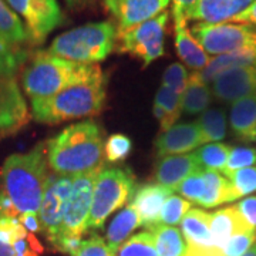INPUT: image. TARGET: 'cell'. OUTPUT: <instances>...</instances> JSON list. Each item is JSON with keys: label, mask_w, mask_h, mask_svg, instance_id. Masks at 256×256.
I'll use <instances>...</instances> for the list:
<instances>
[{"label": "cell", "mask_w": 256, "mask_h": 256, "mask_svg": "<svg viewBox=\"0 0 256 256\" xmlns=\"http://www.w3.org/2000/svg\"><path fill=\"white\" fill-rule=\"evenodd\" d=\"M204 144L198 122H185L174 126L156 138V148L158 156H181L192 150H198Z\"/></svg>", "instance_id": "obj_17"}, {"label": "cell", "mask_w": 256, "mask_h": 256, "mask_svg": "<svg viewBox=\"0 0 256 256\" xmlns=\"http://www.w3.org/2000/svg\"><path fill=\"white\" fill-rule=\"evenodd\" d=\"M172 194V190L160 184H144L138 186L131 198L130 205L137 210L138 216L141 220V226L150 230L161 224V210L165 201Z\"/></svg>", "instance_id": "obj_15"}, {"label": "cell", "mask_w": 256, "mask_h": 256, "mask_svg": "<svg viewBox=\"0 0 256 256\" xmlns=\"http://www.w3.org/2000/svg\"><path fill=\"white\" fill-rule=\"evenodd\" d=\"M101 73L102 70L97 64L74 63L47 50H38L28 57L23 67L22 86L30 100L48 98Z\"/></svg>", "instance_id": "obj_3"}, {"label": "cell", "mask_w": 256, "mask_h": 256, "mask_svg": "<svg viewBox=\"0 0 256 256\" xmlns=\"http://www.w3.org/2000/svg\"><path fill=\"white\" fill-rule=\"evenodd\" d=\"M250 228L256 229V196H249L235 206Z\"/></svg>", "instance_id": "obj_43"}, {"label": "cell", "mask_w": 256, "mask_h": 256, "mask_svg": "<svg viewBox=\"0 0 256 256\" xmlns=\"http://www.w3.org/2000/svg\"><path fill=\"white\" fill-rule=\"evenodd\" d=\"M184 256H225L224 250L216 246H192L188 245Z\"/></svg>", "instance_id": "obj_45"}, {"label": "cell", "mask_w": 256, "mask_h": 256, "mask_svg": "<svg viewBox=\"0 0 256 256\" xmlns=\"http://www.w3.org/2000/svg\"><path fill=\"white\" fill-rule=\"evenodd\" d=\"M104 138L94 121H82L64 128L47 141V161L57 175L80 176L102 170Z\"/></svg>", "instance_id": "obj_1"}, {"label": "cell", "mask_w": 256, "mask_h": 256, "mask_svg": "<svg viewBox=\"0 0 256 256\" xmlns=\"http://www.w3.org/2000/svg\"><path fill=\"white\" fill-rule=\"evenodd\" d=\"M132 150V142L131 140L124 136V134H114L107 140L104 146V154L107 161L111 164L121 162L124 161Z\"/></svg>", "instance_id": "obj_36"}, {"label": "cell", "mask_w": 256, "mask_h": 256, "mask_svg": "<svg viewBox=\"0 0 256 256\" xmlns=\"http://www.w3.org/2000/svg\"><path fill=\"white\" fill-rule=\"evenodd\" d=\"M30 120L16 78L0 80V137L18 132Z\"/></svg>", "instance_id": "obj_13"}, {"label": "cell", "mask_w": 256, "mask_h": 256, "mask_svg": "<svg viewBox=\"0 0 256 256\" xmlns=\"http://www.w3.org/2000/svg\"><path fill=\"white\" fill-rule=\"evenodd\" d=\"M117 256H158L151 232H141L124 242Z\"/></svg>", "instance_id": "obj_33"}, {"label": "cell", "mask_w": 256, "mask_h": 256, "mask_svg": "<svg viewBox=\"0 0 256 256\" xmlns=\"http://www.w3.org/2000/svg\"><path fill=\"white\" fill-rule=\"evenodd\" d=\"M117 34L112 22L87 23L56 37L47 52L74 63L97 64L116 50Z\"/></svg>", "instance_id": "obj_5"}, {"label": "cell", "mask_w": 256, "mask_h": 256, "mask_svg": "<svg viewBox=\"0 0 256 256\" xmlns=\"http://www.w3.org/2000/svg\"><path fill=\"white\" fill-rule=\"evenodd\" d=\"M28 54L24 48H14L0 40V80L16 78L18 70L28 63Z\"/></svg>", "instance_id": "obj_31"}, {"label": "cell", "mask_w": 256, "mask_h": 256, "mask_svg": "<svg viewBox=\"0 0 256 256\" xmlns=\"http://www.w3.org/2000/svg\"><path fill=\"white\" fill-rule=\"evenodd\" d=\"M20 14L28 34L30 46H40L47 36L64 23L63 10L57 0H6Z\"/></svg>", "instance_id": "obj_9"}, {"label": "cell", "mask_w": 256, "mask_h": 256, "mask_svg": "<svg viewBox=\"0 0 256 256\" xmlns=\"http://www.w3.org/2000/svg\"><path fill=\"white\" fill-rule=\"evenodd\" d=\"M138 226H141V220L138 216L137 210L131 205L124 208L114 218L107 230V245L116 255H117L121 245L131 235V232Z\"/></svg>", "instance_id": "obj_25"}, {"label": "cell", "mask_w": 256, "mask_h": 256, "mask_svg": "<svg viewBox=\"0 0 256 256\" xmlns=\"http://www.w3.org/2000/svg\"><path fill=\"white\" fill-rule=\"evenodd\" d=\"M171 16L174 20L175 48L180 58L194 72H202L210 62V56L192 36L191 28H188L186 24L188 18H185L182 10L172 6Z\"/></svg>", "instance_id": "obj_14"}, {"label": "cell", "mask_w": 256, "mask_h": 256, "mask_svg": "<svg viewBox=\"0 0 256 256\" xmlns=\"http://www.w3.org/2000/svg\"><path fill=\"white\" fill-rule=\"evenodd\" d=\"M190 210H191V202L185 201L184 198L172 194L165 201L164 206L161 210L160 222L164 225H168V226H175L182 220L185 214Z\"/></svg>", "instance_id": "obj_35"}, {"label": "cell", "mask_w": 256, "mask_h": 256, "mask_svg": "<svg viewBox=\"0 0 256 256\" xmlns=\"http://www.w3.org/2000/svg\"><path fill=\"white\" fill-rule=\"evenodd\" d=\"M150 232L154 236V244L158 256H184L186 250L185 239L181 230L175 226L156 225Z\"/></svg>", "instance_id": "obj_27"}, {"label": "cell", "mask_w": 256, "mask_h": 256, "mask_svg": "<svg viewBox=\"0 0 256 256\" xmlns=\"http://www.w3.org/2000/svg\"><path fill=\"white\" fill-rule=\"evenodd\" d=\"M47 142H38L26 154L8 156L0 170V191L20 215L38 214L48 181Z\"/></svg>", "instance_id": "obj_2"}, {"label": "cell", "mask_w": 256, "mask_h": 256, "mask_svg": "<svg viewBox=\"0 0 256 256\" xmlns=\"http://www.w3.org/2000/svg\"><path fill=\"white\" fill-rule=\"evenodd\" d=\"M196 122H198V127L201 130L204 144L220 141L226 134L225 114L220 108H210V110L202 112L201 118Z\"/></svg>", "instance_id": "obj_30"}, {"label": "cell", "mask_w": 256, "mask_h": 256, "mask_svg": "<svg viewBox=\"0 0 256 256\" xmlns=\"http://www.w3.org/2000/svg\"><path fill=\"white\" fill-rule=\"evenodd\" d=\"M104 73L74 84L48 98L32 100V116L38 122L60 124L70 120L97 116L104 110L107 97Z\"/></svg>", "instance_id": "obj_4"}, {"label": "cell", "mask_w": 256, "mask_h": 256, "mask_svg": "<svg viewBox=\"0 0 256 256\" xmlns=\"http://www.w3.org/2000/svg\"><path fill=\"white\" fill-rule=\"evenodd\" d=\"M171 0H104V8L116 20L117 32L136 28L166 10Z\"/></svg>", "instance_id": "obj_12"}, {"label": "cell", "mask_w": 256, "mask_h": 256, "mask_svg": "<svg viewBox=\"0 0 256 256\" xmlns=\"http://www.w3.org/2000/svg\"><path fill=\"white\" fill-rule=\"evenodd\" d=\"M20 224L23 225V228L26 229L30 234H37V232H42V224L38 220V214H23L20 215Z\"/></svg>", "instance_id": "obj_46"}, {"label": "cell", "mask_w": 256, "mask_h": 256, "mask_svg": "<svg viewBox=\"0 0 256 256\" xmlns=\"http://www.w3.org/2000/svg\"><path fill=\"white\" fill-rule=\"evenodd\" d=\"M188 78H190V74L182 64L174 63L170 67H166L164 76H162V86L172 90L176 94L182 96L186 86H188Z\"/></svg>", "instance_id": "obj_39"}, {"label": "cell", "mask_w": 256, "mask_h": 256, "mask_svg": "<svg viewBox=\"0 0 256 256\" xmlns=\"http://www.w3.org/2000/svg\"><path fill=\"white\" fill-rule=\"evenodd\" d=\"M229 23H240V24H250L256 28V2H254L246 10L236 14L235 18L228 20Z\"/></svg>", "instance_id": "obj_44"}, {"label": "cell", "mask_w": 256, "mask_h": 256, "mask_svg": "<svg viewBox=\"0 0 256 256\" xmlns=\"http://www.w3.org/2000/svg\"><path fill=\"white\" fill-rule=\"evenodd\" d=\"M70 256H116V254L101 236L92 235V238L82 240L78 249Z\"/></svg>", "instance_id": "obj_42"}, {"label": "cell", "mask_w": 256, "mask_h": 256, "mask_svg": "<svg viewBox=\"0 0 256 256\" xmlns=\"http://www.w3.org/2000/svg\"><path fill=\"white\" fill-rule=\"evenodd\" d=\"M0 40L14 48H23L24 44H30L26 26L6 0H0Z\"/></svg>", "instance_id": "obj_23"}, {"label": "cell", "mask_w": 256, "mask_h": 256, "mask_svg": "<svg viewBox=\"0 0 256 256\" xmlns=\"http://www.w3.org/2000/svg\"><path fill=\"white\" fill-rule=\"evenodd\" d=\"M230 127L242 141L256 140V92L235 101L230 108Z\"/></svg>", "instance_id": "obj_21"}, {"label": "cell", "mask_w": 256, "mask_h": 256, "mask_svg": "<svg viewBox=\"0 0 256 256\" xmlns=\"http://www.w3.org/2000/svg\"><path fill=\"white\" fill-rule=\"evenodd\" d=\"M201 166L195 152L194 154H181V156H162L156 166V181L170 190H176L180 184L185 181L191 174Z\"/></svg>", "instance_id": "obj_18"}, {"label": "cell", "mask_w": 256, "mask_h": 256, "mask_svg": "<svg viewBox=\"0 0 256 256\" xmlns=\"http://www.w3.org/2000/svg\"><path fill=\"white\" fill-rule=\"evenodd\" d=\"M212 92L208 84L202 80L200 72L190 74L188 86L182 94V111L186 114H200L205 112L210 107Z\"/></svg>", "instance_id": "obj_26"}, {"label": "cell", "mask_w": 256, "mask_h": 256, "mask_svg": "<svg viewBox=\"0 0 256 256\" xmlns=\"http://www.w3.org/2000/svg\"><path fill=\"white\" fill-rule=\"evenodd\" d=\"M242 256H256V244L254 245V246L250 248L249 250H248L245 255H242Z\"/></svg>", "instance_id": "obj_49"}, {"label": "cell", "mask_w": 256, "mask_h": 256, "mask_svg": "<svg viewBox=\"0 0 256 256\" xmlns=\"http://www.w3.org/2000/svg\"><path fill=\"white\" fill-rule=\"evenodd\" d=\"M102 170H97L90 174H84L74 178L73 191L70 195V200L67 202L62 229L58 235L50 244H53L56 239L62 235L82 238L87 232V224H88V216L92 210L94 184H96V178Z\"/></svg>", "instance_id": "obj_10"}, {"label": "cell", "mask_w": 256, "mask_h": 256, "mask_svg": "<svg viewBox=\"0 0 256 256\" xmlns=\"http://www.w3.org/2000/svg\"><path fill=\"white\" fill-rule=\"evenodd\" d=\"M171 2H172V6L182 10L185 18L188 20H192V16L195 14L201 0H171Z\"/></svg>", "instance_id": "obj_47"}, {"label": "cell", "mask_w": 256, "mask_h": 256, "mask_svg": "<svg viewBox=\"0 0 256 256\" xmlns=\"http://www.w3.org/2000/svg\"><path fill=\"white\" fill-rule=\"evenodd\" d=\"M192 36L210 56H222L256 47V28L240 23H196Z\"/></svg>", "instance_id": "obj_7"}, {"label": "cell", "mask_w": 256, "mask_h": 256, "mask_svg": "<svg viewBox=\"0 0 256 256\" xmlns=\"http://www.w3.org/2000/svg\"><path fill=\"white\" fill-rule=\"evenodd\" d=\"M228 178L225 202L236 201L248 194L256 192V166L239 170Z\"/></svg>", "instance_id": "obj_29"}, {"label": "cell", "mask_w": 256, "mask_h": 256, "mask_svg": "<svg viewBox=\"0 0 256 256\" xmlns=\"http://www.w3.org/2000/svg\"><path fill=\"white\" fill-rule=\"evenodd\" d=\"M22 228L18 218H12L0 210V256H16L13 240Z\"/></svg>", "instance_id": "obj_34"}, {"label": "cell", "mask_w": 256, "mask_h": 256, "mask_svg": "<svg viewBox=\"0 0 256 256\" xmlns=\"http://www.w3.org/2000/svg\"><path fill=\"white\" fill-rule=\"evenodd\" d=\"M256 164V151L254 148H232L229 154L228 162L222 174L230 176L239 170L249 168Z\"/></svg>", "instance_id": "obj_37"}, {"label": "cell", "mask_w": 256, "mask_h": 256, "mask_svg": "<svg viewBox=\"0 0 256 256\" xmlns=\"http://www.w3.org/2000/svg\"><path fill=\"white\" fill-rule=\"evenodd\" d=\"M176 191L186 198L188 201L194 204H200L204 191H205V178H204V170H196L194 174H191L185 181L180 184Z\"/></svg>", "instance_id": "obj_38"}, {"label": "cell", "mask_w": 256, "mask_h": 256, "mask_svg": "<svg viewBox=\"0 0 256 256\" xmlns=\"http://www.w3.org/2000/svg\"><path fill=\"white\" fill-rule=\"evenodd\" d=\"M182 112V96L176 94L164 86L160 87L154 102V116L160 121L161 132L174 127L175 121Z\"/></svg>", "instance_id": "obj_24"}, {"label": "cell", "mask_w": 256, "mask_h": 256, "mask_svg": "<svg viewBox=\"0 0 256 256\" xmlns=\"http://www.w3.org/2000/svg\"><path fill=\"white\" fill-rule=\"evenodd\" d=\"M204 178H205V191L198 205L204 208H214L220 204H225L228 180L215 171H206V170H204Z\"/></svg>", "instance_id": "obj_32"}, {"label": "cell", "mask_w": 256, "mask_h": 256, "mask_svg": "<svg viewBox=\"0 0 256 256\" xmlns=\"http://www.w3.org/2000/svg\"><path fill=\"white\" fill-rule=\"evenodd\" d=\"M72 8H82L86 3H88V0H66Z\"/></svg>", "instance_id": "obj_48"}, {"label": "cell", "mask_w": 256, "mask_h": 256, "mask_svg": "<svg viewBox=\"0 0 256 256\" xmlns=\"http://www.w3.org/2000/svg\"><path fill=\"white\" fill-rule=\"evenodd\" d=\"M212 84V92L222 101H238L256 92V66L232 68L220 74Z\"/></svg>", "instance_id": "obj_16"}, {"label": "cell", "mask_w": 256, "mask_h": 256, "mask_svg": "<svg viewBox=\"0 0 256 256\" xmlns=\"http://www.w3.org/2000/svg\"><path fill=\"white\" fill-rule=\"evenodd\" d=\"M230 146L220 142H210L206 146H200L195 152L198 164L201 168L206 171H215V172H224L226 162H228Z\"/></svg>", "instance_id": "obj_28"}, {"label": "cell", "mask_w": 256, "mask_h": 256, "mask_svg": "<svg viewBox=\"0 0 256 256\" xmlns=\"http://www.w3.org/2000/svg\"><path fill=\"white\" fill-rule=\"evenodd\" d=\"M256 0H201L192 20L202 23H224L246 10Z\"/></svg>", "instance_id": "obj_20"}, {"label": "cell", "mask_w": 256, "mask_h": 256, "mask_svg": "<svg viewBox=\"0 0 256 256\" xmlns=\"http://www.w3.org/2000/svg\"><path fill=\"white\" fill-rule=\"evenodd\" d=\"M74 178L76 176L57 175L54 172L48 175L44 198L38 210L42 230L46 235L48 244L58 235L62 229L67 202L73 191Z\"/></svg>", "instance_id": "obj_11"}, {"label": "cell", "mask_w": 256, "mask_h": 256, "mask_svg": "<svg viewBox=\"0 0 256 256\" xmlns=\"http://www.w3.org/2000/svg\"><path fill=\"white\" fill-rule=\"evenodd\" d=\"M136 190V176L130 168H104L94 184L87 232L102 228L111 214L132 198Z\"/></svg>", "instance_id": "obj_6"}, {"label": "cell", "mask_w": 256, "mask_h": 256, "mask_svg": "<svg viewBox=\"0 0 256 256\" xmlns=\"http://www.w3.org/2000/svg\"><path fill=\"white\" fill-rule=\"evenodd\" d=\"M13 249L16 256H40L44 252V248L34 236V234H30L24 228L20 229L16 235L13 240Z\"/></svg>", "instance_id": "obj_40"}, {"label": "cell", "mask_w": 256, "mask_h": 256, "mask_svg": "<svg viewBox=\"0 0 256 256\" xmlns=\"http://www.w3.org/2000/svg\"><path fill=\"white\" fill-rule=\"evenodd\" d=\"M256 244V229L240 232L229 239L224 249L225 256H242Z\"/></svg>", "instance_id": "obj_41"}, {"label": "cell", "mask_w": 256, "mask_h": 256, "mask_svg": "<svg viewBox=\"0 0 256 256\" xmlns=\"http://www.w3.org/2000/svg\"><path fill=\"white\" fill-rule=\"evenodd\" d=\"M248 225L242 215L239 214L235 206H229L224 210H216L215 214H210V234L215 246L220 249H225L228 240L234 235L252 230Z\"/></svg>", "instance_id": "obj_19"}, {"label": "cell", "mask_w": 256, "mask_h": 256, "mask_svg": "<svg viewBox=\"0 0 256 256\" xmlns=\"http://www.w3.org/2000/svg\"><path fill=\"white\" fill-rule=\"evenodd\" d=\"M170 12H162L156 18H150L136 28L117 34L118 53H127L142 62L146 67L154 60L164 56V42Z\"/></svg>", "instance_id": "obj_8"}, {"label": "cell", "mask_w": 256, "mask_h": 256, "mask_svg": "<svg viewBox=\"0 0 256 256\" xmlns=\"http://www.w3.org/2000/svg\"><path fill=\"white\" fill-rule=\"evenodd\" d=\"M184 238L192 246H215L210 234V214L192 208L181 220Z\"/></svg>", "instance_id": "obj_22"}]
</instances>
